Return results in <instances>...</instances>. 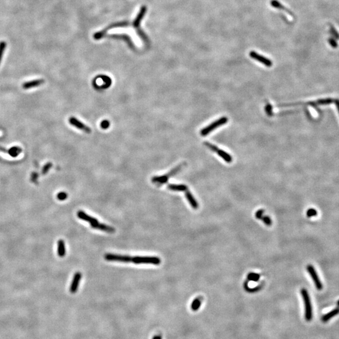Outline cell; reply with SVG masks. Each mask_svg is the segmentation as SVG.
<instances>
[{
  "mask_svg": "<svg viewBox=\"0 0 339 339\" xmlns=\"http://www.w3.org/2000/svg\"><path fill=\"white\" fill-rule=\"evenodd\" d=\"M301 294L304 301L305 305V317L306 320L310 321L313 317L312 306L310 298V296L307 290L305 288L301 290Z\"/></svg>",
  "mask_w": 339,
  "mask_h": 339,
  "instance_id": "6da1fadb",
  "label": "cell"
},
{
  "mask_svg": "<svg viewBox=\"0 0 339 339\" xmlns=\"http://www.w3.org/2000/svg\"><path fill=\"white\" fill-rule=\"evenodd\" d=\"M186 165V163H182L180 165H178V166H176V167H175L174 168H173L172 170H170V172H168L167 174L166 175H162V176H155L152 178L151 180H152V182L153 183H158V185H162V184H164L165 183H167L168 180V179L176 175L177 173H178L181 169Z\"/></svg>",
  "mask_w": 339,
  "mask_h": 339,
  "instance_id": "7a4b0ae2",
  "label": "cell"
},
{
  "mask_svg": "<svg viewBox=\"0 0 339 339\" xmlns=\"http://www.w3.org/2000/svg\"><path fill=\"white\" fill-rule=\"evenodd\" d=\"M228 121V118L227 117H222L219 118V119L215 121L210 125L207 126V127L202 129L200 131V135L202 136H205L208 134H209L210 132L213 131L215 129H216L227 123Z\"/></svg>",
  "mask_w": 339,
  "mask_h": 339,
  "instance_id": "3957f363",
  "label": "cell"
},
{
  "mask_svg": "<svg viewBox=\"0 0 339 339\" xmlns=\"http://www.w3.org/2000/svg\"><path fill=\"white\" fill-rule=\"evenodd\" d=\"M204 144L205 146H207L208 148H209L210 150H212V151L216 153L220 157H221L226 163H232V156L231 155H229V154L227 153V152L224 151L222 149H219L216 146H215L214 144H213L212 143H210L208 142H204Z\"/></svg>",
  "mask_w": 339,
  "mask_h": 339,
  "instance_id": "277c9868",
  "label": "cell"
},
{
  "mask_svg": "<svg viewBox=\"0 0 339 339\" xmlns=\"http://www.w3.org/2000/svg\"><path fill=\"white\" fill-rule=\"evenodd\" d=\"M132 262L135 264H160L161 263V259L158 257H149V256H135L132 258Z\"/></svg>",
  "mask_w": 339,
  "mask_h": 339,
  "instance_id": "5b68a950",
  "label": "cell"
},
{
  "mask_svg": "<svg viewBox=\"0 0 339 339\" xmlns=\"http://www.w3.org/2000/svg\"><path fill=\"white\" fill-rule=\"evenodd\" d=\"M104 258L107 261H118L122 263L132 262V258L130 256L127 255H119L109 253L104 255Z\"/></svg>",
  "mask_w": 339,
  "mask_h": 339,
  "instance_id": "8992f818",
  "label": "cell"
},
{
  "mask_svg": "<svg viewBox=\"0 0 339 339\" xmlns=\"http://www.w3.org/2000/svg\"><path fill=\"white\" fill-rule=\"evenodd\" d=\"M306 269L308 271V272H309V273L310 274V276L312 277V278L313 279V281L315 283V285L317 288V290H321L323 289V285L322 283V282H320V280L319 278V277L318 276V274L316 271V270L315 269L314 267L311 265V264H309L306 267Z\"/></svg>",
  "mask_w": 339,
  "mask_h": 339,
  "instance_id": "52a82bcc",
  "label": "cell"
},
{
  "mask_svg": "<svg viewBox=\"0 0 339 339\" xmlns=\"http://www.w3.org/2000/svg\"><path fill=\"white\" fill-rule=\"evenodd\" d=\"M250 56L251 58H252L254 60L259 62L263 64V65H264L267 67H271L273 66V62L270 59H269V58H268L259 54L258 53H257V52H256L254 51L250 52Z\"/></svg>",
  "mask_w": 339,
  "mask_h": 339,
  "instance_id": "ba28073f",
  "label": "cell"
},
{
  "mask_svg": "<svg viewBox=\"0 0 339 339\" xmlns=\"http://www.w3.org/2000/svg\"><path fill=\"white\" fill-rule=\"evenodd\" d=\"M69 122L74 126L76 127L77 128H78V129H79L80 130H82L83 131H84L86 133H91V129L90 128H89L87 125L84 124L83 122H82L81 121H80L79 119H77V118H76L74 117H71L69 119Z\"/></svg>",
  "mask_w": 339,
  "mask_h": 339,
  "instance_id": "9c48e42d",
  "label": "cell"
},
{
  "mask_svg": "<svg viewBox=\"0 0 339 339\" xmlns=\"http://www.w3.org/2000/svg\"><path fill=\"white\" fill-rule=\"evenodd\" d=\"M81 278H82V274L80 273L77 272L74 274L72 283L70 286V291L71 293H75L77 292Z\"/></svg>",
  "mask_w": 339,
  "mask_h": 339,
  "instance_id": "30bf717a",
  "label": "cell"
},
{
  "mask_svg": "<svg viewBox=\"0 0 339 339\" xmlns=\"http://www.w3.org/2000/svg\"><path fill=\"white\" fill-rule=\"evenodd\" d=\"M77 216L79 219H82V220H84L86 222H88L90 224V225H94L96 223L98 222V221L94 218H92L91 216H90V215H89L88 214H87L86 213H85L84 212L82 211V210H79L78 212H77Z\"/></svg>",
  "mask_w": 339,
  "mask_h": 339,
  "instance_id": "8fae6325",
  "label": "cell"
},
{
  "mask_svg": "<svg viewBox=\"0 0 339 339\" xmlns=\"http://www.w3.org/2000/svg\"><path fill=\"white\" fill-rule=\"evenodd\" d=\"M270 4L273 8L282 10V11L287 13L288 14H289L290 16H291L293 17L294 16V14L293 13L292 11H291L289 9H288L286 7H285L283 4L280 3L278 1H277V0H272V1H271V2H270Z\"/></svg>",
  "mask_w": 339,
  "mask_h": 339,
  "instance_id": "7c38bea8",
  "label": "cell"
},
{
  "mask_svg": "<svg viewBox=\"0 0 339 339\" xmlns=\"http://www.w3.org/2000/svg\"><path fill=\"white\" fill-rule=\"evenodd\" d=\"M44 83V80L43 79H37V80H34L32 81H29L25 82L23 84V88L24 89H28L31 88H34L36 87H39L42 84Z\"/></svg>",
  "mask_w": 339,
  "mask_h": 339,
  "instance_id": "4fadbf2b",
  "label": "cell"
},
{
  "mask_svg": "<svg viewBox=\"0 0 339 339\" xmlns=\"http://www.w3.org/2000/svg\"><path fill=\"white\" fill-rule=\"evenodd\" d=\"M91 227L94 228V229H99V230H101V231H103L104 232H109V233H114L115 232V229L112 227L109 226L104 224H100L99 222H98V223H96V224H95L94 225H92Z\"/></svg>",
  "mask_w": 339,
  "mask_h": 339,
  "instance_id": "5bb4252c",
  "label": "cell"
},
{
  "mask_svg": "<svg viewBox=\"0 0 339 339\" xmlns=\"http://www.w3.org/2000/svg\"><path fill=\"white\" fill-rule=\"evenodd\" d=\"M168 189L173 191L178 192H186L188 190L187 186L183 184H169L168 185Z\"/></svg>",
  "mask_w": 339,
  "mask_h": 339,
  "instance_id": "9a60e30c",
  "label": "cell"
},
{
  "mask_svg": "<svg viewBox=\"0 0 339 339\" xmlns=\"http://www.w3.org/2000/svg\"><path fill=\"white\" fill-rule=\"evenodd\" d=\"M186 197L187 198V199L188 200L189 204H190L191 207L194 208V209H197L199 208V204L197 202V201L195 200V199L194 198V197L193 196L192 194L189 191V190H187L186 192Z\"/></svg>",
  "mask_w": 339,
  "mask_h": 339,
  "instance_id": "2e32d148",
  "label": "cell"
},
{
  "mask_svg": "<svg viewBox=\"0 0 339 339\" xmlns=\"http://www.w3.org/2000/svg\"><path fill=\"white\" fill-rule=\"evenodd\" d=\"M57 253H58V255L61 258H63L66 254L65 243H64V241L62 239H60L58 241Z\"/></svg>",
  "mask_w": 339,
  "mask_h": 339,
  "instance_id": "e0dca14e",
  "label": "cell"
},
{
  "mask_svg": "<svg viewBox=\"0 0 339 339\" xmlns=\"http://www.w3.org/2000/svg\"><path fill=\"white\" fill-rule=\"evenodd\" d=\"M339 314V309L338 308H337V309H335L334 310H333L332 311L328 312V314H327L326 315H323V317H322V320L323 322H327L328 320H329L330 319H331L332 318H333L334 316L337 315V314Z\"/></svg>",
  "mask_w": 339,
  "mask_h": 339,
  "instance_id": "ac0fdd59",
  "label": "cell"
},
{
  "mask_svg": "<svg viewBox=\"0 0 339 339\" xmlns=\"http://www.w3.org/2000/svg\"><path fill=\"white\" fill-rule=\"evenodd\" d=\"M202 297L201 296H199L194 300L191 305V309L193 311H197L199 309V308L200 307V305L202 304Z\"/></svg>",
  "mask_w": 339,
  "mask_h": 339,
  "instance_id": "d6986e66",
  "label": "cell"
},
{
  "mask_svg": "<svg viewBox=\"0 0 339 339\" xmlns=\"http://www.w3.org/2000/svg\"><path fill=\"white\" fill-rule=\"evenodd\" d=\"M248 283H249V281L247 280L245 281L244 282V288L245 289V290L246 291H248L249 293H254V292H257L259 290L261 289L262 286H263V285H260L254 288H250L249 286H248Z\"/></svg>",
  "mask_w": 339,
  "mask_h": 339,
  "instance_id": "ffe728a7",
  "label": "cell"
},
{
  "mask_svg": "<svg viewBox=\"0 0 339 339\" xmlns=\"http://www.w3.org/2000/svg\"><path fill=\"white\" fill-rule=\"evenodd\" d=\"M21 152V148L17 146H13L10 149L8 150V153L12 157H16Z\"/></svg>",
  "mask_w": 339,
  "mask_h": 339,
  "instance_id": "44dd1931",
  "label": "cell"
},
{
  "mask_svg": "<svg viewBox=\"0 0 339 339\" xmlns=\"http://www.w3.org/2000/svg\"><path fill=\"white\" fill-rule=\"evenodd\" d=\"M247 278L248 281L252 282H258L260 278V275L255 273H250L248 274Z\"/></svg>",
  "mask_w": 339,
  "mask_h": 339,
  "instance_id": "7402d4cb",
  "label": "cell"
},
{
  "mask_svg": "<svg viewBox=\"0 0 339 339\" xmlns=\"http://www.w3.org/2000/svg\"><path fill=\"white\" fill-rule=\"evenodd\" d=\"M334 102V100L333 99H331V98H327V99H319L318 101H317V102L315 103L317 104H318V105H327V104H330Z\"/></svg>",
  "mask_w": 339,
  "mask_h": 339,
  "instance_id": "603a6c76",
  "label": "cell"
},
{
  "mask_svg": "<svg viewBox=\"0 0 339 339\" xmlns=\"http://www.w3.org/2000/svg\"><path fill=\"white\" fill-rule=\"evenodd\" d=\"M330 32L334 37V38H335L337 40H339V33L332 25H330Z\"/></svg>",
  "mask_w": 339,
  "mask_h": 339,
  "instance_id": "cb8c5ba5",
  "label": "cell"
},
{
  "mask_svg": "<svg viewBox=\"0 0 339 339\" xmlns=\"http://www.w3.org/2000/svg\"><path fill=\"white\" fill-rule=\"evenodd\" d=\"M6 47H7V44L5 42H0V64H1L3 55L5 49L6 48Z\"/></svg>",
  "mask_w": 339,
  "mask_h": 339,
  "instance_id": "d4e9b609",
  "label": "cell"
},
{
  "mask_svg": "<svg viewBox=\"0 0 339 339\" xmlns=\"http://www.w3.org/2000/svg\"><path fill=\"white\" fill-rule=\"evenodd\" d=\"M317 211L314 208H309L306 212V215L308 218L315 217L317 215Z\"/></svg>",
  "mask_w": 339,
  "mask_h": 339,
  "instance_id": "484cf974",
  "label": "cell"
},
{
  "mask_svg": "<svg viewBox=\"0 0 339 339\" xmlns=\"http://www.w3.org/2000/svg\"><path fill=\"white\" fill-rule=\"evenodd\" d=\"M265 111L266 114L268 115V116H273V108H272V106L269 103H267V104H266Z\"/></svg>",
  "mask_w": 339,
  "mask_h": 339,
  "instance_id": "4316f807",
  "label": "cell"
},
{
  "mask_svg": "<svg viewBox=\"0 0 339 339\" xmlns=\"http://www.w3.org/2000/svg\"><path fill=\"white\" fill-rule=\"evenodd\" d=\"M261 219H262L263 222H264V224H266V226H270L272 225V220L271 219V218L269 216H268V215H266V216H263Z\"/></svg>",
  "mask_w": 339,
  "mask_h": 339,
  "instance_id": "83f0119b",
  "label": "cell"
},
{
  "mask_svg": "<svg viewBox=\"0 0 339 339\" xmlns=\"http://www.w3.org/2000/svg\"><path fill=\"white\" fill-rule=\"evenodd\" d=\"M328 42L332 48H336L338 47V43H337V42L334 39H333V38H329V39H328Z\"/></svg>",
  "mask_w": 339,
  "mask_h": 339,
  "instance_id": "f1b7e54d",
  "label": "cell"
},
{
  "mask_svg": "<svg viewBox=\"0 0 339 339\" xmlns=\"http://www.w3.org/2000/svg\"><path fill=\"white\" fill-rule=\"evenodd\" d=\"M67 198V194L66 193V192H60L57 195V199L59 200H61V201L66 200Z\"/></svg>",
  "mask_w": 339,
  "mask_h": 339,
  "instance_id": "f546056e",
  "label": "cell"
},
{
  "mask_svg": "<svg viewBox=\"0 0 339 339\" xmlns=\"http://www.w3.org/2000/svg\"><path fill=\"white\" fill-rule=\"evenodd\" d=\"M264 212V209H259L255 213V217L258 219H261L263 217V214Z\"/></svg>",
  "mask_w": 339,
  "mask_h": 339,
  "instance_id": "4dcf8cb0",
  "label": "cell"
},
{
  "mask_svg": "<svg viewBox=\"0 0 339 339\" xmlns=\"http://www.w3.org/2000/svg\"><path fill=\"white\" fill-rule=\"evenodd\" d=\"M110 122L108 120H104L101 123V126L103 129H107L109 127Z\"/></svg>",
  "mask_w": 339,
  "mask_h": 339,
  "instance_id": "1f68e13d",
  "label": "cell"
},
{
  "mask_svg": "<svg viewBox=\"0 0 339 339\" xmlns=\"http://www.w3.org/2000/svg\"><path fill=\"white\" fill-rule=\"evenodd\" d=\"M51 167H52V163H48L46 164V165L44 167V168H43V170H42L43 174H46Z\"/></svg>",
  "mask_w": 339,
  "mask_h": 339,
  "instance_id": "d6a6232c",
  "label": "cell"
},
{
  "mask_svg": "<svg viewBox=\"0 0 339 339\" xmlns=\"http://www.w3.org/2000/svg\"><path fill=\"white\" fill-rule=\"evenodd\" d=\"M153 339H162V335L161 334H158L153 337Z\"/></svg>",
  "mask_w": 339,
  "mask_h": 339,
  "instance_id": "836d02e7",
  "label": "cell"
},
{
  "mask_svg": "<svg viewBox=\"0 0 339 339\" xmlns=\"http://www.w3.org/2000/svg\"><path fill=\"white\" fill-rule=\"evenodd\" d=\"M334 102H335V104L336 105V107H337V109L338 111V113H339V99H336V100H335Z\"/></svg>",
  "mask_w": 339,
  "mask_h": 339,
  "instance_id": "e575fe53",
  "label": "cell"
},
{
  "mask_svg": "<svg viewBox=\"0 0 339 339\" xmlns=\"http://www.w3.org/2000/svg\"><path fill=\"white\" fill-rule=\"evenodd\" d=\"M0 151H3V152H5V153H8V150H7L6 149H5L4 148H3L2 146H0Z\"/></svg>",
  "mask_w": 339,
  "mask_h": 339,
  "instance_id": "d590c367",
  "label": "cell"
}]
</instances>
